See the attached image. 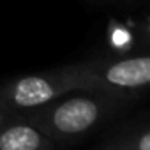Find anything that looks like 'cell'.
<instances>
[{"label":"cell","mask_w":150,"mask_h":150,"mask_svg":"<svg viewBox=\"0 0 150 150\" xmlns=\"http://www.w3.org/2000/svg\"><path fill=\"white\" fill-rule=\"evenodd\" d=\"M11 120H13V115H11L9 111H6V110L0 108V127L6 125V124H7V122H11Z\"/></svg>","instance_id":"6"},{"label":"cell","mask_w":150,"mask_h":150,"mask_svg":"<svg viewBox=\"0 0 150 150\" xmlns=\"http://www.w3.org/2000/svg\"><path fill=\"white\" fill-rule=\"evenodd\" d=\"M78 92H106L136 99L150 81V58L146 55L127 58H96L71 64Z\"/></svg>","instance_id":"2"},{"label":"cell","mask_w":150,"mask_h":150,"mask_svg":"<svg viewBox=\"0 0 150 150\" xmlns=\"http://www.w3.org/2000/svg\"><path fill=\"white\" fill-rule=\"evenodd\" d=\"M71 92H78V85L71 65H62L53 71L27 74L4 83L0 87V108L16 115Z\"/></svg>","instance_id":"3"},{"label":"cell","mask_w":150,"mask_h":150,"mask_svg":"<svg viewBox=\"0 0 150 150\" xmlns=\"http://www.w3.org/2000/svg\"><path fill=\"white\" fill-rule=\"evenodd\" d=\"M57 145L34 124L13 117L0 127V150H51Z\"/></svg>","instance_id":"4"},{"label":"cell","mask_w":150,"mask_h":150,"mask_svg":"<svg viewBox=\"0 0 150 150\" xmlns=\"http://www.w3.org/2000/svg\"><path fill=\"white\" fill-rule=\"evenodd\" d=\"M104 150H150V129L146 124L118 129L97 145Z\"/></svg>","instance_id":"5"},{"label":"cell","mask_w":150,"mask_h":150,"mask_svg":"<svg viewBox=\"0 0 150 150\" xmlns=\"http://www.w3.org/2000/svg\"><path fill=\"white\" fill-rule=\"evenodd\" d=\"M131 101L132 99L106 92L83 90L80 96L65 99L60 96L39 108L21 111L13 117L34 124L58 146L87 136L101 124L124 111Z\"/></svg>","instance_id":"1"}]
</instances>
